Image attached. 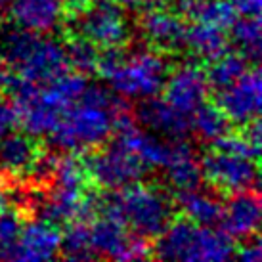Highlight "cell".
<instances>
[{"instance_id": "ffe728a7", "label": "cell", "mask_w": 262, "mask_h": 262, "mask_svg": "<svg viewBox=\"0 0 262 262\" xmlns=\"http://www.w3.org/2000/svg\"><path fill=\"white\" fill-rule=\"evenodd\" d=\"M176 203L180 207L182 214L188 220L195 222L201 226H216L220 224L222 219V207L220 199L211 191H205V189L191 188L186 191H178L176 195Z\"/></svg>"}, {"instance_id": "ba28073f", "label": "cell", "mask_w": 262, "mask_h": 262, "mask_svg": "<svg viewBox=\"0 0 262 262\" xmlns=\"http://www.w3.org/2000/svg\"><path fill=\"white\" fill-rule=\"evenodd\" d=\"M90 243L96 256L113 260H140L151 255V247L146 237L130 235L128 228L111 214H98V219L88 224Z\"/></svg>"}, {"instance_id": "2e32d148", "label": "cell", "mask_w": 262, "mask_h": 262, "mask_svg": "<svg viewBox=\"0 0 262 262\" xmlns=\"http://www.w3.org/2000/svg\"><path fill=\"white\" fill-rule=\"evenodd\" d=\"M12 21L21 29L48 35L61 27L66 0H10Z\"/></svg>"}, {"instance_id": "cb8c5ba5", "label": "cell", "mask_w": 262, "mask_h": 262, "mask_svg": "<svg viewBox=\"0 0 262 262\" xmlns=\"http://www.w3.org/2000/svg\"><path fill=\"white\" fill-rule=\"evenodd\" d=\"M230 121L220 111L219 105H211L205 102L201 107H197L191 115V132H195V136L201 142L214 144L228 132Z\"/></svg>"}, {"instance_id": "6da1fadb", "label": "cell", "mask_w": 262, "mask_h": 262, "mask_svg": "<svg viewBox=\"0 0 262 262\" xmlns=\"http://www.w3.org/2000/svg\"><path fill=\"white\" fill-rule=\"evenodd\" d=\"M121 113H124L123 105L107 88L88 84L79 100L59 117L56 128L48 136L61 151L96 149L113 134Z\"/></svg>"}, {"instance_id": "5bb4252c", "label": "cell", "mask_w": 262, "mask_h": 262, "mask_svg": "<svg viewBox=\"0 0 262 262\" xmlns=\"http://www.w3.org/2000/svg\"><path fill=\"white\" fill-rule=\"evenodd\" d=\"M59 241H61V233L58 226L50 224L46 220L40 219L29 224H23L19 237L8 251L6 260H52L59 255Z\"/></svg>"}, {"instance_id": "e575fe53", "label": "cell", "mask_w": 262, "mask_h": 262, "mask_svg": "<svg viewBox=\"0 0 262 262\" xmlns=\"http://www.w3.org/2000/svg\"><path fill=\"white\" fill-rule=\"evenodd\" d=\"M0 172H2V170H0Z\"/></svg>"}, {"instance_id": "4fadbf2b", "label": "cell", "mask_w": 262, "mask_h": 262, "mask_svg": "<svg viewBox=\"0 0 262 262\" xmlns=\"http://www.w3.org/2000/svg\"><path fill=\"white\" fill-rule=\"evenodd\" d=\"M113 132L117 136V144H121L128 151L134 153L146 167L163 168V165L167 163L170 146H172L174 138H170V142L161 140L155 132L144 128L142 124L138 126L126 111L117 117L115 130Z\"/></svg>"}, {"instance_id": "7a4b0ae2", "label": "cell", "mask_w": 262, "mask_h": 262, "mask_svg": "<svg viewBox=\"0 0 262 262\" xmlns=\"http://www.w3.org/2000/svg\"><path fill=\"white\" fill-rule=\"evenodd\" d=\"M0 66L12 69L21 84L31 86H42L69 69L66 46L59 40L17 25L0 29Z\"/></svg>"}, {"instance_id": "30bf717a", "label": "cell", "mask_w": 262, "mask_h": 262, "mask_svg": "<svg viewBox=\"0 0 262 262\" xmlns=\"http://www.w3.org/2000/svg\"><path fill=\"white\" fill-rule=\"evenodd\" d=\"M216 105L233 124H247L258 119L262 96V77L258 66L247 67L239 79L228 84L222 90H216Z\"/></svg>"}, {"instance_id": "e0dca14e", "label": "cell", "mask_w": 262, "mask_h": 262, "mask_svg": "<svg viewBox=\"0 0 262 262\" xmlns=\"http://www.w3.org/2000/svg\"><path fill=\"white\" fill-rule=\"evenodd\" d=\"M138 119L144 128L155 132L157 136H165L167 140L186 138L191 132V117L174 110L165 100H155V96L142 100Z\"/></svg>"}, {"instance_id": "5b68a950", "label": "cell", "mask_w": 262, "mask_h": 262, "mask_svg": "<svg viewBox=\"0 0 262 262\" xmlns=\"http://www.w3.org/2000/svg\"><path fill=\"white\" fill-rule=\"evenodd\" d=\"M168 71V61L161 52L136 50L123 54L121 63L105 80L117 96L142 102L159 94Z\"/></svg>"}, {"instance_id": "9a60e30c", "label": "cell", "mask_w": 262, "mask_h": 262, "mask_svg": "<svg viewBox=\"0 0 262 262\" xmlns=\"http://www.w3.org/2000/svg\"><path fill=\"white\" fill-rule=\"evenodd\" d=\"M222 232L232 239H249L260 228V197L255 189H243L232 193L222 207Z\"/></svg>"}, {"instance_id": "3957f363", "label": "cell", "mask_w": 262, "mask_h": 262, "mask_svg": "<svg viewBox=\"0 0 262 262\" xmlns=\"http://www.w3.org/2000/svg\"><path fill=\"white\" fill-rule=\"evenodd\" d=\"M96 214H111L140 237L155 239L174 219V205L165 189L134 182L117 193L98 197Z\"/></svg>"}, {"instance_id": "484cf974", "label": "cell", "mask_w": 262, "mask_h": 262, "mask_svg": "<svg viewBox=\"0 0 262 262\" xmlns=\"http://www.w3.org/2000/svg\"><path fill=\"white\" fill-rule=\"evenodd\" d=\"M59 253L69 260H90L96 258L90 243V230L82 220H73L67 224V230L59 241Z\"/></svg>"}, {"instance_id": "ac0fdd59", "label": "cell", "mask_w": 262, "mask_h": 262, "mask_svg": "<svg viewBox=\"0 0 262 262\" xmlns=\"http://www.w3.org/2000/svg\"><path fill=\"white\" fill-rule=\"evenodd\" d=\"M163 168H165V180L176 193L197 188L203 180L201 161L197 159L195 149L191 147V144H188L184 138L172 140L168 159L163 165Z\"/></svg>"}, {"instance_id": "f546056e", "label": "cell", "mask_w": 262, "mask_h": 262, "mask_svg": "<svg viewBox=\"0 0 262 262\" xmlns=\"http://www.w3.org/2000/svg\"><path fill=\"white\" fill-rule=\"evenodd\" d=\"M15 124H17V113L14 103L0 94V140L14 130Z\"/></svg>"}, {"instance_id": "603a6c76", "label": "cell", "mask_w": 262, "mask_h": 262, "mask_svg": "<svg viewBox=\"0 0 262 262\" xmlns=\"http://www.w3.org/2000/svg\"><path fill=\"white\" fill-rule=\"evenodd\" d=\"M232 27V40L237 46L243 58L256 63L260 59L262 50V29H260V15H243L241 19L235 17Z\"/></svg>"}, {"instance_id": "52a82bcc", "label": "cell", "mask_w": 262, "mask_h": 262, "mask_svg": "<svg viewBox=\"0 0 262 262\" xmlns=\"http://www.w3.org/2000/svg\"><path fill=\"white\" fill-rule=\"evenodd\" d=\"M146 165L121 144L100 147L84 161L86 176L105 189H123L146 176Z\"/></svg>"}, {"instance_id": "277c9868", "label": "cell", "mask_w": 262, "mask_h": 262, "mask_svg": "<svg viewBox=\"0 0 262 262\" xmlns=\"http://www.w3.org/2000/svg\"><path fill=\"white\" fill-rule=\"evenodd\" d=\"M233 241L214 226H201L191 220H176L161 232L155 255L165 260L220 262L233 256Z\"/></svg>"}, {"instance_id": "836d02e7", "label": "cell", "mask_w": 262, "mask_h": 262, "mask_svg": "<svg viewBox=\"0 0 262 262\" xmlns=\"http://www.w3.org/2000/svg\"><path fill=\"white\" fill-rule=\"evenodd\" d=\"M8 2H10V0H0V8H2V6H6Z\"/></svg>"}, {"instance_id": "4dcf8cb0", "label": "cell", "mask_w": 262, "mask_h": 262, "mask_svg": "<svg viewBox=\"0 0 262 262\" xmlns=\"http://www.w3.org/2000/svg\"><path fill=\"white\" fill-rule=\"evenodd\" d=\"M233 255L243 262H260V258H262L260 243H258V239L253 235V237H249V239L239 247V251L233 253Z\"/></svg>"}, {"instance_id": "d6a6232c", "label": "cell", "mask_w": 262, "mask_h": 262, "mask_svg": "<svg viewBox=\"0 0 262 262\" xmlns=\"http://www.w3.org/2000/svg\"><path fill=\"white\" fill-rule=\"evenodd\" d=\"M115 2L123 8H140L146 0H115Z\"/></svg>"}, {"instance_id": "1f68e13d", "label": "cell", "mask_w": 262, "mask_h": 262, "mask_svg": "<svg viewBox=\"0 0 262 262\" xmlns=\"http://www.w3.org/2000/svg\"><path fill=\"white\" fill-rule=\"evenodd\" d=\"M235 14L241 15H260L262 0H228Z\"/></svg>"}, {"instance_id": "f1b7e54d", "label": "cell", "mask_w": 262, "mask_h": 262, "mask_svg": "<svg viewBox=\"0 0 262 262\" xmlns=\"http://www.w3.org/2000/svg\"><path fill=\"white\" fill-rule=\"evenodd\" d=\"M214 147L235 153V155L251 157V159L255 161H258V155H260V144L253 142L245 132H241V134H230V132H226L222 138L214 142Z\"/></svg>"}, {"instance_id": "d6986e66", "label": "cell", "mask_w": 262, "mask_h": 262, "mask_svg": "<svg viewBox=\"0 0 262 262\" xmlns=\"http://www.w3.org/2000/svg\"><path fill=\"white\" fill-rule=\"evenodd\" d=\"M40 149L35 136L27 132H10L0 140V170L6 174L21 176L27 172H35Z\"/></svg>"}, {"instance_id": "4316f807", "label": "cell", "mask_w": 262, "mask_h": 262, "mask_svg": "<svg viewBox=\"0 0 262 262\" xmlns=\"http://www.w3.org/2000/svg\"><path fill=\"white\" fill-rule=\"evenodd\" d=\"M98 56L100 52L92 42H88L86 38L75 37L69 40L66 46V58L67 66L73 67L75 71L86 75L96 71V63H98Z\"/></svg>"}, {"instance_id": "8992f818", "label": "cell", "mask_w": 262, "mask_h": 262, "mask_svg": "<svg viewBox=\"0 0 262 262\" xmlns=\"http://www.w3.org/2000/svg\"><path fill=\"white\" fill-rule=\"evenodd\" d=\"M73 29L77 37L86 38L98 50L123 48L130 38V25L115 0H90L75 12Z\"/></svg>"}, {"instance_id": "83f0119b", "label": "cell", "mask_w": 262, "mask_h": 262, "mask_svg": "<svg viewBox=\"0 0 262 262\" xmlns=\"http://www.w3.org/2000/svg\"><path fill=\"white\" fill-rule=\"evenodd\" d=\"M23 228L21 214L12 209L10 205L0 209V258L6 260L8 251L12 249L15 239L19 237Z\"/></svg>"}, {"instance_id": "7402d4cb", "label": "cell", "mask_w": 262, "mask_h": 262, "mask_svg": "<svg viewBox=\"0 0 262 262\" xmlns=\"http://www.w3.org/2000/svg\"><path fill=\"white\" fill-rule=\"evenodd\" d=\"M184 46L201 61H212L228 52V37L222 27L209 23H195L186 27Z\"/></svg>"}, {"instance_id": "7c38bea8", "label": "cell", "mask_w": 262, "mask_h": 262, "mask_svg": "<svg viewBox=\"0 0 262 262\" xmlns=\"http://www.w3.org/2000/svg\"><path fill=\"white\" fill-rule=\"evenodd\" d=\"M161 90H163L165 102L170 103L174 110L191 117L197 107H201L207 102L209 80L199 66L186 63L174 71H168Z\"/></svg>"}, {"instance_id": "8fae6325", "label": "cell", "mask_w": 262, "mask_h": 262, "mask_svg": "<svg viewBox=\"0 0 262 262\" xmlns=\"http://www.w3.org/2000/svg\"><path fill=\"white\" fill-rule=\"evenodd\" d=\"M140 31L151 46L163 52H170L184 46L186 23L176 12L168 10L165 2L146 0L142 4Z\"/></svg>"}, {"instance_id": "9c48e42d", "label": "cell", "mask_w": 262, "mask_h": 262, "mask_svg": "<svg viewBox=\"0 0 262 262\" xmlns=\"http://www.w3.org/2000/svg\"><path fill=\"white\" fill-rule=\"evenodd\" d=\"M201 176L212 188L220 189L224 193L256 189L258 165L251 157L212 147L201 159Z\"/></svg>"}, {"instance_id": "44dd1931", "label": "cell", "mask_w": 262, "mask_h": 262, "mask_svg": "<svg viewBox=\"0 0 262 262\" xmlns=\"http://www.w3.org/2000/svg\"><path fill=\"white\" fill-rule=\"evenodd\" d=\"M174 10L180 17L222 29L230 27L237 15L228 0H174Z\"/></svg>"}, {"instance_id": "d4e9b609", "label": "cell", "mask_w": 262, "mask_h": 262, "mask_svg": "<svg viewBox=\"0 0 262 262\" xmlns=\"http://www.w3.org/2000/svg\"><path fill=\"white\" fill-rule=\"evenodd\" d=\"M249 67V61L239 52H224L222 56L211 61V67L207 71V80H209V88L214 90H222L228 84H232L235 79H239Z\"/></svg>"}]
</instances>
